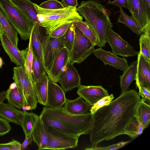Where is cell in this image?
Instances as JSON below:
<instances>
[{"label":"cell","mask_w":150,"mask_h":150,"mask_svg":"<svg viewBox=\"0 0 150 150\" xmlns=\"http://www.w3.org/2000/svg\"><path fill=\"white\" fill-rule=\"evenodd\" d=\"M146 13L150 19V0H141Z\"/></svg>","instance_id":"47"},{"label":"cell","mask_w":150,"mask_h":150,"mask_svg":"<svg viewBox=\"0 0 150 150\" xmlns=\"http://www.w3.org/2000/svg\"><path fill=\"white\" fill-rule=\"evenodd\" d=\"M4 63L2 59L0 57V68L1 67Z\"/></svg>","instance_id":"50"},{"label":"cell","mask_w":150,"mask_h":150,"mask_svg":"<svg viewBox=\"0 0 150 150\" xmlns=\"http://www.w3.org/2000/svg\"><path fill=\"white\" fill-rule=\"evenodd\" d=\"M39 119V116L32 112L23 111L21 125L25 137L32 135V133Z\"/></svg>","instance_id":"25"},{"label":"cell","mask_w":150,"mask_h":150,"mask_svg":"<svg viewBox=\"0 0 150 150\" xmlns=\"http://www.w3.org/2000/svg\"><path fill=\"white\" fill-rule=\"evenodd\" d=\"M106 41L111 47L112 53L116 55L124 57H133L137 55L139 52L135 51L127 42L123 40L112 28L107 31Z\"/></svg>","instance_id":"9"},{"label":"cell","mask_w":150,"mask_h":150,"mask_svg":"<svg viewBox=\"0 0 150 150\" xmlns=\"http://www.w3.org/2000/svg\"><path fill=\"white\" fill-rule=\"evenodd\" d=\"M82 33L96 46L98 42V38L93 30L86 21H77L74 23Z\"/></svg>","instance_id":"32"},{"label":"cell","mask_w":150,"mask_h":150,"mask_svg":"<svg viewBox=\"0 0 150 150\" xmlns=\"http://www.w3.org/2000/svg\"><path fill=\"white\" fill-rule=\"evenodd\" d=\"M139 39L140 51L139 52L146 59L150 62V34L143 33Z\"/></svg>","instance_id":"33"},{"label":"cell","mask_w":150,"mask_h":150,"mask_svg":"<svg viewBox=\"0 0 150 150\" xmlns=\"http://www.w3.org/2000/svg\"><path fill=\"white\" fill-rule=\"evenodd\" d=\"M77 93L91 106L102 98L108 96L107 90L101 86H84L80 85Z\"/></svg>","instance_id":"12"},{"label":"cell","mask_w":150,"mask_h":150,"mask_svg":"<svg viewBox=\"0 0 150 150\" xmlns=\"http://www.w3.org/2000/svg\"><path fill=\"white\" fill-rule=\"evenodd\" d=\"M66 93L61 86L49 79L47 106L51 108L62 107L66 99Z\"/></svg>","instance_id":"16"},{"label":"cell","mask_w":150,"mask_h":150,"mask_svg":"<svg viewBox=\"0 0 150 150\" xmlns=\"http://www.w3.org/2000/svg\"><path fill=\"white\" fill-rule=\"evenodd\" d=\"M0 50H1V49H0Z\"/></svg>","instance_id":"52"},{"label":"cell","mask_w":150,"mask_h":150,"mask_svg":"<svg viewBox=\"0 0 150 150\" xmlns=\"http://www.w3.org/2000/svg\"><path fill=\"white\" fill-rule=\"evenodd\" d=\"M21 144L13 139L6 143L0 144V150H21Z\"/></svg>","instance_id":"40"},{"label":"cell","mask_w":150,"mask_h":150,"mask_svg":"<svg viewBox=\"0 0 150 150\" xmlns=\"http://www.w3.org/2000/svg\"><path fill=\"white\" fill-rule=\"evenodd\" d=\"M39 117L45 125L68 135L79 137L88 134L93 119L91 112L72 115L65 112L62 107L51 108L45 106Z\"/></svg>","instance_id":"2"},{"label":"cell","mask_w":150,"mask_h":150,"mask_svg":"<svg viewBox=\"0 0 150 150\" xmlns=\"http://www.w3.org/2000/svg\"><path fill=\"white\" fill-rule=\"evenodd\" d=\"M107 4H112L119 8L123 7L129 11L130 10L129 0H114L113 1L108 0Z\"/></svg>","instance_id":"44"},{"label":"cell","mask_w":150,"mask_h":150,"mask_svg":"<svg viewBox=\"0 0 150 150\" xmlns=\"http://www.w3.org/2000/svg\"><path fill=\"white\" fill-rule=\"evenodd\" d=\"M131 16L143 28L144 33L150 34V19L146 13L141 0H129Z\"/></svg>","instance_id":"14"},{"label":"cell","mask_w":150,"mask_h":150,"mask_svg":"<svg viewBox=\"0 0 150 150\" xmlns=\"http://www.w3.org/2000/svg\"><path fill=\"white\" fill-rule=\"evenodd\" d=\"M71 23L66 24L56 29L49 35V37L54 38L61 37L66 33Z\"/></svg>","instance_id":"41"},{"label":"cell","mask_w":150,"mask_h":150,"mask_svg":"<svg viewBox=\"0 0 150 150\" xmlns=\"http://www.w3.org/2000/svg\"><path fill=\"white\" fill-rule=\"evenodd\" d=\"M13 79L25 98L26 110L35 109L38 103L34 84L30 80L23 66L13 68Z\"/></svg>","instance_id":"6"},{"label":"cell","mask_w":150,"mask_h":150,"mask_svg":"<svg viewBox=\"0 0 150 150\" xmlns=\"http://www.w3.org/2000/svg\"><path fill=\"white\" fill-rule=\"evenodd\" d=\"M137 61H134L124 71L120 76V86L122 93L129 90V87L132 81L136 79L137 72Z\"/></svg>","instance_id":"22"},{"label":"cell","mask_w":150,"mask_h":150,"mask_svg":"<svg viewBox=\"0 0 150 150\" xmlns=\"http://www.w3.org/2000/svg\"><path fill=\"white\" fill-rule=\"evenodd\" d=\"M74 39L70 52L69 61L71 63L80 64L93 53L95 45L82 33L74 23Z\"/></svg>","instance_id":"7"},{"label":"cell","mask_w":150,"mask_h":150,"mask_svg":"<svg viewBox=\"0 0 150 150\" xmlns=\"http://www.w3.org/2000/svg\"><path fill=\"white\" fill-rule=\"evenodd\" d=\"M114 97L112 94L105 96L97 101L90 108V111L92 114L98 109L108 104L113 99Z\"/></svg>","instance_id":"37"},{"label":"cell","mask_w":150,"mask_h":150,"mask_svg":"<svg viewBox=\"0 0 150 150\" xmlns=\"http://www.w3.org/2000/svg\"><path fill=\"white\" fill-rule=\"evenodd\" d=\"M63 105L62 107L65 112L74 115L87 113L91 106L80 96L74 100L66 98Z\"/></svg>","instance_id":"19"},{"label":"cell","mask_w":150,"mask_h":150,"mask_svg":"<svg viewBox=\"0 0 150 150\" xmlns=\"http://www.w3.org/2000/svg\"><path fill=\"white\" fill-rule=\"evenodd\" d=\"M132 140L125 142L121 141L119 143L114 144L105 147H98L96 146H92L90 147L85 149L86 150H116L120 149L130 143Z\"/></svg>","instance_id":"38"},{"label":"cell","mask_w":150,"mask_h":150,"mask_svg":"<svg viewBox=\"0 0 150 150\" xmlns=\"http://www.w3.org/2000/svg\"><path fill=\"white\" fill-rule=\"evenodd\" d=\"M120 14L117 22L124 24L138 36L144 33L143 28L131 16H129L125 13L122 7H120Z\"/></svg>","instance_id":"27"},{"label":"cell","mask_w":150,"mask_h":150,"mask_svg":"<svg viewBox=\"0 0 150 150\" xmlns=\"http://www.w3.org/2000/svg\"><path fill=\"white\" fill-rule=\"evenodd\" d=\"M0 9L21 39H29L34 23L30 18L11 0H0Z\"/></svg>","instance_id":"5"},{"label":"cell","mask_w":150,"mask_h":150,"mask_svg":"<svg viewBox=\"0 0 150 150\" xmlns=\"http://www.w3.org/2000/svg\"><path fill=\"white\" fill-rule=\"evenodd\" d=\"M33 141L36 144L38 149L45 150L47 144L48 137L45 125L39 119L32 133Z\"/></svg>","instance_id":"21"},{"label":"cell","mask_w":150,"mask_h":150,"mask_svg":"<svg viewBox=\"0 0 150 150\" xmlns=\"http://www.w3.org/2000/svg\"><path fill=\"white\" fill-rule=\"evenodd\" d=\"M30 37L33 54L43 66V56L42 45L39 37L38 23H34Z\"/></svg>","instance_id":"24"},{"label":"cell","mask_w":150,"mask_h":150,"mask_svg":"<svg viewBox=\"0 0 150 150\" xmlns=\"http://www.w3.org/2000/svg\"><path fill=\"white\" fill-rule=\"evenodd\" d=\"M33 141L32 135H29L25 137V139L23 142L21 144V150H23L26 148L28 146L31 144Z\"/></svg>","instance_id":"45"},{"label":"cell","mask_w":150,"mask_h":150,"mask_svg":"<svg viewBox=\"0 0 150 150\" xmlns=\"http://www.w3.org/2000/svg\"><path fill=\"white\" fill-rule=\"evenodd\" d=\"M0 38L2 46L11 62L17 66H23V59L21 50L12 43L4 31Z\"/></svg>","instance_id":"18"},{"label":"cell","mask_w":150,"mask_h":150,"mask_svg":"<svg viewBox=\"0 0 150 150\" xmlns=\"http://www.w3.org/2000/svg\"><path fill=\"white\" fill-rule=\"evenodd\" d=\"M49 78L46 74L33 83L38 102L47 106V97Z\"/></svg>","instance_id":"23"},{"label":"cell","mask_w":150,"mask_h":150,"mask_svg":"<svg viewBox=\"0 0 150 150\" xmlns=\"http://www.w3.org/2000/svg\"><path fill=\"white\" fill-rule=\"evenodd\" d=\"M61 2L64 7L69 6L76 7L78 5L77 0H62Z\"/></svg>","instance_id":"46"},{"label":"cell","mask_w":150,"mask_h":150,"mask_svg":"<svg viewBox=\"0 0 150 150\" xmlns=\"http://www.w3.org/2000/svg\"><path fill=\"white\" fill-rule=\"evenodd\" d=\"M136 84L138 88L143 86L150 89V62L139 52L137 55Z\"/></svg>","instance_id":"17"},{"label":"cell","mask_w":150,"mask_h":150,"mask_svg":"<svg viewBox=\"0 0 150 150\" xmlns=\"http://www.w3.org/2000/svg\"><path fill=\"white\" fill-rule=\"evenodd\" d=\"M6 92V98L10 104L19 109L25 107V98L17 87L13 89L9 88Z\"/></svg>","instance_id":"26"},{"label":"cell","mask_w":150,"mask_h":150,"mask_svg":"<svg viewBox=\"0 0 150 150\" xmlns=\"http://www.w3.org/2000/svg\"><path fill=\"white\" fill-rule=\"evenodd\" d=\"M70 51L63 48L54 60L50 70L47 73L49 79L56 83L58 81L69 61Z\"/></svg>","instance_id":"11"},{"label":"cell","mask_w":150,"mask_h":150,"mask_svg":"<svg viewBox=\"0 0 150 150\" xmlns=\"http://www.w3.org/2000/svg\"><path fill=\"white\" fill-rule=\"evenodd\" d=\"M33 56L32 76L34 83L40 79L46 73L43 65L34 54Z\"/></svg>","instance_id":"34"},{"label":"cell","mask_w":150,"mask_h":150,"mask_svg":"<svg viewBox=\"0 0 150 150\" xmlns=\"http://www.w3.org/2000/svg\"><path fill=\"white\" fill-rule=\"evenodd\" d=\"M61 38L65 48L70 52L72 49L74 39V23L70 24L67 30Z\"/></svg>","instance_id":"36"},{"label":"cell","mask_w":150,"mask_h":150,"mask_svg":"<svg viewBox=\"0 0 150 150\" xmlns=\"http://www.w3.org/2000/svg\"><path fill=\"white\" fill-rule=\"evenodd\" d=\"M141 99L138 93L129 90L92 114V124L88 134L93 146L125 134L127 126L136 117L137 107Z\"/></svg>","instance_id":"1"},{"label":"cell","mask_w":150,"mask_h":150,"mask_svg":"<svg viewBox=\"0 0 150 150\" xmlns=\"http://www.w3.org/2000/svg\"><path fill=\"white\" fill-rule=\"evenodd\" d=\"M77 9L96 35L98 40L96 46L100 48L104 47L107 43V31L113 26L110 18V10L94 0L81 1Z\"/></svg>","instance_id":"3"},{"label":"cell","mask_w":150,"mask_h":150,"mask_svg":"<svg viewBox=\"0 0 150 150\" xmlns=\"http://www.w3.org/2000/svg\"><path fill=\"white\" fill-rule=\"evenodd\" d=\"M136 117L144 129L148 127L150 122V105L142 98L137 107Z\"/></svg>","instance_id":"28"},{"label":"cell","mask_w":150,"mask_h":150,"mask_svg":"<svg viewBox=\"0 0 150 150\" xmlns=\"http://www.w3.org/2000/svg\"><path fill=\"white\" fill-rule=\"evenodd\" d=\"M23 111L9 103H2L0 105V116L8 122L21 125Z\"/></svg>","instance_id":"20"},{"label":"cell","mask_w":150,"mask_h":150,"mask_svg":"<svg viewBox=\"0 0 150 150\" xmlns=\"http://www.w3.org/2000/svg\"><path fill=\"white\" fill-rule=\"evenodd\" d=\"M0 24L5 33L12 43L18 47L17 33L0 9Z\"/></svg>","instance_id":"30"},{"label":"cell","mask_w":150,"mask_h":150,"mask_svg":"<svg viewBox=\"0 0 150 150\" xmlns=\"http://www.w3.org/2000/svg\"><path fill=\"white\" fill-rule=\"evenodd\" d=\"M64 47L61 37H50L46 45L42 49L43 66L46 73L50 69L57 56Z\"/></svg>","instance_id":"10"},{"label":"cell","mask_w":150,"mask_h":150,"mask_svg":"<svg viewBox=\"0 0 150 150\" xmlns=\"http://www.w3.org/2000/svg\"><path fill=\"white\" fill-rule=\"evenodd\" d=\"M4 31L1 27V26L0 24V38L1 35L2 34Z\"/></svg>","instance_id":"51"},{"label":"cell","mask_w":150,"mask_h":150,"mask_svg":"<svg viewBox=\"0 0 150 150\" xmlns=\"http://www.w3.org/2000/svg\"><path fill=\"white\" fill-rule=\"evenodd\" d=\"M139 94L142 100L146 103L150 105V89L143 86L138 88Z\"/></svg>","instance_id":"42"},{"label":"cell","mask_w":150,"mask_h":150,"mask_svg":"<svg viewBox=\"0 0 150 150\" xmlns=\"http://www.w3.org/2000/svg\"><path fill=\"white\" fill-rule=\"evenodd\" d=\"M38 24L44 27L49 35L59 27L67 23L83 20L77 8L69 6L57 9H46L35 4Z\"/></svg>","instance_id":"4"},{"label":"cell","mask_w":150,"mask_h":150,"mask_svg":"<svg viewBox=\"0 0 150 150\" xmlns=\"http://www.w3.org/2000/svg\"><path fill=\"white\" fill-rule=\"evenodd\" d=\"M13 2L22 10L34 23H38L37 13L35 3L30 0H11Z\"/></svg>","instance_id":"29"},{"label":"cell","mask_w":150,"mask_h":150,"mask_svg":"<svg viewBox=\"0 0 150 150\" xmlns=\"http://www.w3.org/2000/svg\"><path fill=\"white\" fill-rule=\"evenodd\" d=\"M6 92L3 91L0 92V105L3 103L6 98Z\"/></svg>","instance_id":"48"},{"label":"cell","mask_w":150,"mask_h":150,"mask_svg":"<svg viewBox=\"0 0 150 150\" xmlns=\"http://www.w3.org/2000/svg\"><path fill=\"white\" fill-rule=\"evenodd\" d=\"M144 129L143 125L136 117L127 126L125 134L134 138L142 134Z\"/></svg>","instance_id":"35"},{"label":"cell","mask_w":150,"mask_h":150,"mask_svg":"<svg viewBox=\"0 0 150 150\" xmlns=\"http://www.w3.org/2000/svg\"><path fill=\"white\" fill-rule=\"evenodd\" d=\"M11 129V127L9 122L0 117V136H2L8 133Z\"/></svg>","instance_id":"43"},{"label":"cell","mask_w":150,"mask_h":150,"mask_svg":"<svg viewBox=\"0 0 150 150\" xmlns=\"http://www.w3.org/2000/svg\"><path fill=\"white\" fill-rule=\"evenodd\" d=\"M38 6L40 8L46 9H57L64 7L61 1L57 0H48L44 1Z\"/></svg>","instance_id":"39"},{"label":"cell","mask_w":150,"mask_h":150,"mask_svg":"<svg viewBox=\"0 0 150 150\" xmlns=\"http://www.w3.org/2000/svg\"><path fill=\"white\" fill-rule=\"evenodd\" d=\"M29 39V41L28 47L25 50L21 51L23 59V66L30 81L33 83L32 76V68L33 56L30 37Z\"/></svg>","instance_id":"31"},{"label":"cell","mask_w":150,"mask_h":150,"mask_svg":"<svg viewBox=\"0 0 150 150\" xmlns=\"http://www.w3.org/2000/svg\"><path fill=\"white\" fill-rule=\"evenodd\" d=\"M95 57L100 59L105 65H109L113 67L124 71L129 67L127 60L124 57L120 58L110 51L104 50L102 48L94 50Z\"/></svg>","instance_id":"15"},{"label":"cell","mask_w":150,"mask_h":150,"mask_svg":"<svg viewBox=\"0 0 150 150\" xmlns=\"http://www.w3.org/2000/svg\"><path fill=\"white\" fill-rule=\"evenodd\" d=\"M45 126L48 137L46 149L64 150L77 147L79 137L66 134L51 126Z\"/></svg>","instance_id":"8"},{"label":"cell","mask_w":150,"mask_h":150,"mask_svg":"<svg viewBox=\"0 0 150 150\" xmlns=\"http://www.w3.org/2000/svg\"><path fill=\"white\" fill-rule=\"evenodd\" d=\"M17 87V86L15 82L11 83L9 86V88L11 89H13Z\"/></svg>","instance_id":"49"},{"label":"cell","mask_w":150,"mask_h":150,"mask_svg":"<svg viewBox=\"0 0 150 150\" xmlns=\"http://www.w3.org/2000/svg\"><path fill=\"white\" fill-rule=\"evenodd\" d=\"M66 93L81 85V78L78 71L70 61L58 81Z\"/></svg>","instance_id":"13"}]
</instances>
